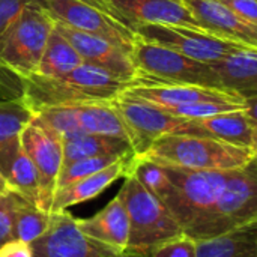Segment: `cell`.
<instances>
[{
	"label": "cell",
	"mask_w": 257,
	"mask_h": 257,
	"mask_svg": "<svg viewBox=\"0 0 257 257\" xmlns=\"http://www.w3.org/2000/svg\"><path fill=\"white\" fill-rule=\"evenodd\" d=\"M20 98L33 113L47 107L105 102L128 86V83L87 63H81L63 77L53 78L33 74L20 78Z\"/></svg>",
	"instance_id": "cell-1"
},
{
	"label": "cell",
	"mask_w": 257,
	"mask_h": 257,
	"mask_svg": "<svg viewBox=\"0 0 257 257\" xmlns=\"http://www.w3.org/2000/svg\"><path fill=\"white\" fill-rule=\"evenodd\" d=\"M136 157L160 166L191 170H236L254 161L257 151L205 136L167 134Z\"/></svg>",
	"instance_id": "cell-2"
},
{
	"label": "cell",
	"mask_w": 257,
	"mask_h": 257,
	"mask_svg": "<svg viewBox=\"0 0 257 257\" xmlns=\"http://www.w3.org/2000/svg\"><path fill=\"white\" fill-rule=\"evenodd\" d=\"M257 221L256 160L232 170L230 178L211 209L185 232L194 241L214 238Z\"/></svg>",
	"instance_id": "cell-3"
},
{
	"label": "cell",
	"mask_w": 257,
	"mask_h": 257,
	"mask_svg": "<svg viewBox=\"0 0 257 257\" xmlns=\"http://www.w3.org/2000/svg\"><path fill=\"white\" fill-rule=\"evenodd\" d=\"M131 59L136 66L133 83L188 84L224 90L211 63L187 57L163 45L137 39Z\"/></svg>",
	"instance_id": "cell-4"
},
{
	"label": "cell",
	"mask_w": 257,
	"mask_h": 257,
	"mask_svg": "<svg viewBox=\"0 0 257 257\" xmlns=\"http://www.w3.org/2000/svg\"><path fill=\"white\" fill-rule=\"evenodd\" d=\"M173 190L163 205L179 223L184 235L215 203L224 190L232 170H191L161 166Z\"/></svg>",
	"instance_id": "cell-5"
},
{
	"label": "cell",
	"mask_w": 257,
	"mask_h": 257,
	"mask_svg": "<svg viewBox=\"0 0 257 257\" xmlns=\"http://www.w3.org/2000/svg\"><path fill=\"white\" fill-rule=\"evenodd\" d=\"M128 214V245L125 250H142L184 235L179 223L170 211L152 196L133 175L117 193Z\"/></svg>",
	"instance_id": "cell-6"
},
{
	"label": "cell",
	"mask_w": 257,
	"mask_h": 257,
	"mask_svg": "<svg viewBox=\"0 0 257 257\" xmlns=\"http://www.w3.org/2000/svg\"><path fill=\"white\" fill-rule=\"evenodd\" d=\"M54 20L35 2L29 5L0 36V69L18 78L33 75Z\"/></svg>",
	"instance_id": "cell-7"
},
{
	"label": "cell",
	"mask_w": 257,
	"mask_h": 257,
	"mask_svg": "<svg viewBox=\"0 0 257 257\" xmlns=\"http://www.w3.org/2000/svg\"><path fill=\"white\" fill-rule=\"evenodd\" d=\"M108 104L126 125L130 142L136 155H142L157 139L167 134L209 137L196 120L170 114L161 107L140 99L125 90L111 98Z\"/></svg>",
	"instance_id": "cell-8"
},
{
	"label": "cell",
	"mask_w": 257,
	"mask_h": 257,
	"mask_svg": "<svg viewBox=\"0 0 257 257\" xmlns=\"http://www.w3.org/2000/svg\"><path fill=\"white\" fill-rule=\"evenodd\" d=\"M134 30L142 41L163 45L187 57L206 63H214L241 47H248L212 32L187 26L142 24Z\"/></svg>",
	"instance_id": "cell-9"
},
{
	"label": "cell",
	"mask_w": 257,
	"mask_h": 257,
	"mask_svg": "<svg viewBox=\"0 0 257 257\" xmlns=\"http://www.w3.org/2000/svg\"><path fill=\"white\" fill-rule=\"evenodd\" d=\"M54 21L74 30L95 35L110 41L131 54L139 36L136 32L111 15L80 0H33Z\"/></svg>",
	"instance_id": "cell-10"
},
{
	"label": "cell",
	"mask_w": 257,
	"mask_h": 257,
	"mask_svg": "<svg viewBox=\"0 0 257 257\" xmlns=\"http://www.w3.org/2000/svg\"><path fill=\"white\" fill-rule=\"evenodd\" d=\"M30 247L33 257H126L125 251L83 235L68 211L51 212L48 229Z\"/></svg>",
	"instance_id": "cell-11"
},
{
	"label": "cell",
	"mask_w": 257,
	"mask_h": 257,
	"mask_svg": "<svg viewBox=\"0 0 257 257\" xmlns=\"http://www.w3.org/2000/svg\"><path fill=\"white\" fill-rule=\"evenodd\" d=\"M20 143L36 169L41 185L42 209L50 212L57 178L63 166L62 139L33 116L30 123L23 130Z\"/></svg>",
	"instance_id": "cell-12"
},
{
	"label": "cell",
	"mask_w": 257,
	"mask_h": 257,
	"mask_svg": "<svg viewBox=\"0 0 257 257\" xmlns=\"http://www.w3.org/2000/svg\"><path fill=\"white\" fill-rule=\"evenodd\" d=\"M54 27L69 41L83 63L96 66L128 84L133 83L136 77V66L128 51L104 38L74 30L57 21H54Z\"/></svg>",
	"instance_id": "cell-13"
},
{
	"label": "cell",
	"mask_w": 257,
	"mask_h": 257,
	"mask_svg": "<svg viewBox=\"0 0 257 257\" xmlns=\"http://www.w3.org/2000/svg\"><path fill=\"white\" fill-rule=\"evenodd\" d=\"M125 92L158 107L167 108L191 102H227L245 105L247 99L238 93L188 84H140L130 83Z\"/></svg>",
	"instance_id": "cell-14"
},
{
	"label": "cell",
	"mask_w": 257,
	"mask_h": 257,
	"mask_svg": "<svg viewBox=\"0 0 257 257\" xmlns=\"http://www.w3.org/2000/svg\"><path fill=\"white\" fill-rule=\"evenodd\" d=\"M111 5L120 21L133 30L142 24L202 29L191 12L179 0H111Z\"/></svg>",
	"instance_id": "cell-15"
},
{
	"label": "cell",
	"mask_w": 257,
	"mask_h": 257,
	"mask_svg": "<svg viewBox=\"0 0 257 257\" xmlns=\"http://www.w3.org/2000/svg\"><path fill=\"white\" fill-rule=\"evenodd\" d=\"M202 29L226 39L257 48V26L236 17L218 0H179Z\"/></svg>",
	"instance_id": "cell-16"
},
{
	"label": "cell",
	"mask_w": 257,
	"mask_h": 257,
	"mask_svg": "<svg viewBox=\"0 0 257 257\" xmlns=\"http://www.w3.org/2000/svg\"><path fill=\"white\" fill-rule=\"evenodd\" d=\"M134 157H136L134 154L126 155V157L117 160L116 163H113L111 166H108L93 175H89V176L74 181L68 185L56 188V191L53 194L50 212L66 211L69 206L95 199L104 190H107L114 181H117L119 178H125L130 173Z\"/></svg>",
	"instance_id": "cell-17"
},
{
	"label": "cell",
	"mask_w": 257,
	"mask_h": 257,
	"mask_svg": "<svg viewBox=\"0 0 257 257\" xmlns=\"http://www.w3.org/2000/svg\"><path fill=\"white\" fill-rule=\"evenodd\" d=\"M0 175L11 191L42 209L39 178L35 166L21 148L20 137L0 148Z\"/></svg>",
	"instance_id": "cell-18"
},
{
	"label": "cell",
	"mask_w": 257,
	"mask_h": 257,
	"mask_svg": "<svg viewBox=\"0 0 257 257\" xmlns=\"http://www.w3.org/2000/svg\"><path fill=\"white\" fill-rule=\"evenodd\" d=\"M221 89L245 99L257 96V48L241 47L211 63Z\"/></svg>",
	"instance_id": "cell-19"
},
{
	"label": "cell",
	"mask_w": 257,
	"mask_h": 257,
	"mask_svg": "<svg viewBox=\"0 0 257 257\" xmlns=\"http://www.w3.org/2000/svg\"><path fill=\"white\" fill-rule=\"evenodd\" d=\"M75 224L83 235L119 251H125L128 245V214L119 194L93 217L84 220L75 218Z\"/></svg>",
	"instance_id": "cell-20"
},
{
	"label": "cell",
	"mask_w": 257,
	"mask_h": 257,
	"mask_svg": "<svg viewBox=\"0 0 257 257\" xmlns=\"http://www.w3.org/2000/svg\"><path fill=\"white\" fill-rule=\"evenodd\" d=\"M196 122L212 139L257 151L256 117L245 108L218 113Z\"/></svg>",
	"instance_id": "cell-21"
},
{
	"label": "cell",
	"mask_w": 257,
	"mask_h": 257,
	"mask_svg": "<svg viewBox=\"0 0 257 257\" xmlns=\"http://www.w3.org/2000/svg\"><path fill=\"white\" fill-rule=\"evenodd\" d=\"M63 146V166L77 160L92 157H125L133 155L134 149L125 139L81 133L71 139L62 140Z\"/></svg>",
	"instance_id": "cell-22"
},
{
	"label": "cell",
	"mask_w": 257,
	"mask_h": 257,
	"mask_svg": "<svg viewBox=\"0 0 257 257\" xmlns=\"http://www.w3.org/2000/svg\"><path fill=\"white\" fill-rule=\"evenodd\" d=\"M196 257H257V221L224 235L196 241Z\"/></svg>",
	"instance_id": "cell-23"
},
{
	"label": "cell",
	"mask_w": 257,
	"mask_h": 257,
	"mask_svg": "<svg viewBox=\"0 0 257 257\" xmlns=\"http://www.w3.org/2000/svg\"><path fill=\"white\" fill-rule=\"evenodd\" d=\"M72 107L81 131L89 134L119 137L130 142V133L126 130V125L116 113V110L108 104V101L74 104Z\"/></svg>",
	"instance_id": "cell-24"
},
{
	"label": "cell",
	"mask_w": 257,
	"mask_h": 257,
	"mask_svg": "<svg viewBox=\"0 0 257 257\" xmlns=\"http://www.w3.org/2000/svg\"><path fill=\"white\" fill-rule=\"evenodd\" d=\"M83 63L78 53L54 27L50 33L35 75L41 77H63Z\"/></svg>",
	"instance_id": "cell-25"
},
{
	"label": "cell",
	"mask_w": 257,
	"mask_h": 257,
	"mask_svg": "<svg viewBox=\"0 0 257 257\" xmlns=\"http://www.w3.org/2000/svg\"><path fill=\"white\" fill-rule=\"evenodd\" d=\"M51 212H45L17 194L14 217H12V238L26 244H32L41 238L50 226Z\"/></svg>",
	"instance_id": "cell-26"
},
{
	"label": "cell",
	"mask_w": 257,
	"mask_h": 257,
	"mask_svg": "<svg viewBox=\"0 0 257 257\" xmlns=\"http://www.w3.org/2000/svg\"><path fill=\"white\" fill-rule=\"evenodd\" d=\"M33 116L21 98L0 101V148L18 139Z\"/></svg>",
	"instance_id": "cell-27"
},
{
	"label": "cell",
	"mask_w": 257,
	"mask_h": 257,
	"mask_svg": "<svg viewBox=\"0 0 257 257\" xmlns=\"http://www.w3.org/2000/svg\"><path fill=\"white\" fill-rule=\"evenodd\" d=\"M35 117L53 130L62 140L71 139L78 136L84 131L78 126L77 116L72 105H57V107H47L35 113Z\"/></svg>",
	"instance_id": "cell-28"
},
{
	"label": "cell",
	"mask_w": 257,
	"mask_h": 257,
	"mask_svg": "<svg viewBox=\"0 0 257 257\" xmlns=\"http://www.w3.org/2000/svg\"><path fill=\"white\" fill-rule=\"evenodd\" d=\"M120 158H123V157H113V155L92 157V158H83V160H77V161H72L69 164H65L60 169L56 188H60L63 185H68V184L74 182V181H78V179L86 178L89 175H93V173H96V172L111 166L113 163H116Z\"/></svg>",
	"instance_id": "cell-29"
},
{
	"label": "cell",
	"mask_w": 257,
	"mask_h": 257,
	"mask_svg": "<svg viewBox=\"0 0 257 257\" xmlns=\"http://www.w3.org/2000/svg\"><path fill=\"white\" fill-rule=\"evenodd\" d=\"M125 254L126 257H196V241L187 235H181L148 248L125 250Z\"/></svg>",
	"instance_id": "cell-30"
},
{
	"label": "cell",
	"mask_w": 257,
	"mask_h": 257,
	"mask_svg": "<svg viewBox=\"0 0 257 257\" xmlns=\"http://www.w3.org/2000/svg\"><path fill=\"white\" fill-rule=\"evenodd\" d=\"M245 105L227 104V102H191V104H182V105H175V107H167V108L161 107V108L166 110L170 114L178 116V117L199 120V119L209 117V116H214V114H218V113L242 110V108H245Z\"/></svg>",
	"instance_id": "cell-31"
},
{
	"label": "cell",
	"mask_w": 257,
	"mask_h": 257,
	"mask_svg": "<svg viewBox=\"0 0 257 257\" xmlns=\"http://www.w3.org/2000/svg\"><path fill=\"white\" fill-rule=\"evenodd\" d=\"M17 193L8 191L0 194V245L12 241V217L15 208Z\"/></svg>",
	"instance_id": "cell-32"
},
{
	"label": "cell",
	"mask_w": 257,
	"mask_h": 257,
	"mask_svg": "<svg viewBox=\"0 0 257 257\" xmlns=\"http://www.w3.org/2000/svg\"><path fill=\"white\" fill-rule=\"evenodd\" d=\"M33 0H0V36Z\"/></svg>",
	"instance_id": "cell-33"
},
{
	"label": "cell",
	"mask_w": 257,
	"mask_h": 257,
	"mask_svg": "<svg viewBox=\"0 0 257 257\" xmlns=\"http://www.w3.org/2000/svg\"><path fill=\"white\" fill-rule=\"evenodd\" d=\"M241 20L257 26V0H218Z\"/></svg>",
	"instance_id": "cell-34"
},
{
	"label": "cell",
	"mask_w": 257,
	"mask_h": 257,
	"mask_svg": "<svg viewBox=\"0 0 257 257\" xmlns=\"http://www.w3.org/2000/svg\"><path fill=\"white\" fill-rule=\"evenodd\" d=\"M0 257H33L30 244L12 239L0 245Z\"/></svg>",
	"instance_id": "cell-35"
},
{
	"label": "cell",
	"mask_w": 257,
	"mask_h": 257,
	"mask_svg": "<svg viewBox=\"0 0 257 257\" xmlns=\"http://www.w3.org/2000/svg\"><path fill=\"white\" fill-rule=\"evenodd\" d=\"M80 2H83V3H86V5H89V6H93V8H96V9H99V11H102V12L111 15V17L116 18L117 21H120L119 15L116 14L114 8H113V5H111V0H80ZM120 23H122V21H120Z\"/></svg>",
	"instance_id": "cell-36"
},
{
	"label": "cell",
	"mask_w": 257,
	"mask_h": 257,
	"mask_svg": "<svg viewBox=\"0 0 257 257\" xmlns=\"http://www.w3.org/2000/svg\"><path fill=\"white\" fill-rule=\"evenodd\" d=\"M8 191H11V190H9L8 184L5 182V179H3L2 175H0V194H5V193H8Z\"/></svg>",
	"instance_id": "cell-37"
}]
</instances>
